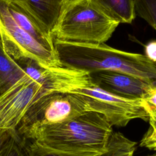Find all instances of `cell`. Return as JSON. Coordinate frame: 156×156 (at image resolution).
Masks as SVG:
<instances>
[{
	"label": "cell",
	"mask_w": 156,
	"mask_h": 156,
	"mask_svg": "<svg viewBox=\"0 0 156 156\" xmlns=\"http://www.w3.org/2000/svg\"><path fill=\"white\" fill-rule=\"evenodd\" d=\"M62 66L87 73L110 71L130 74L150 82L156 81V63L145 55L122 51L105 43H73L54 38Z\"/></svg>",
	"instance_id": "6da1fadb"
},
{
	"label": "cell",
	"mask_w": 156,
	"mask_h": 156,
	"mask_svg": "<svg viewBox=\"0 0 156 156\" xmlns=\"http://www.w3.org/2000/svg\"><path fill=\"white\" fill-rule=\"evenodd\" d=\"M112 133V126L103 115L89 112L62 123L41 127L25 140L63 151L102 152Z\"/></svg>",
	"instance_id": "7a4b0ae2"
},
{
	"label": "cell",
	"mask_w": 156,
	"mask_h": 156,
	"mask_svg": "<svg viewBox=\"0 0 156 156\" xmlns=\"http://www.w3.org/2000/svg\"><path fill=\"white\" fill-rule=\"evenodd\" d=\"M119 24L107 16L91 0L68 2L54 38L73 43H105Z\"/></svg>",
	"instance_id": "3957f363"
},
{
	"label": "cell",
	"mask_w": 156,
	"mask_h": 156,
	"mask_svg": "<svg viewBox=\"0 0 156 156\" xmlns=\"http://www.w3.org/2000/svg\"><path fill=\"white\" fill-rule=\"evenodd\" d=\"M90 112L80 94L54 92L38 98L29 107L16 131L24 140L32 132L43 126L62 123Z\"/></svg>",
	"instance_id": "277c9868"
},
{
	"label": "cell",
	"mask_w": 156,
	"mask_h": 156,
	"mask_svg": "<svg viewBox=\"0 0 156 156\" xmlns=\"http://www.w3.org/2000/svg\"><path fill=\"white\" fill-rule=\"evenodd\" d=\"M0 40L5 52L15 61L30 58L44 67L62 66L55 51L35 40L10 14L7 0H0Z\"/></svg>",
	"instance_id": "5b68a950"
},
{
	"label": "cell",
	"mask_w": 156,
	"mask_h": 156,
	"mask_svg": "<svg viewBox=\"0 0 156 156\" xmlns=\"http://www.w3.org/2000/svg\"><path fill=\"white\" fill-rule=\"evenodd\" d=\"M71 93L81 95L87 101L90 112L103 115L112 126L125 127L135 119L148 121V113L141 99L122 98L94 84Z\"/></svg>",
	"instance_id": "8992f818"
},
{
	"label": "cell",
	"mask_w": 156,
	"mask_h": 156,
	"mask_svg": "<svg viewBox=\"0 0 156 156\" xmlns=\"http://www.w3.org/2000/svg\"><path fill=\"white\" fill-rule=\"evenodd\" d=\"M15 62L28 76L41 85L38 98L54 92L71 93L77 88L93 85L89 73L87 72L63 66L44 67L35 60L27 58Z\"/></svg>",
	"instance_id": "52a82bcc"
},
{
	"label": "cell",
	"mask_w": 156,
	"mask_h": 156,
	"mask_svg": "<svg viewBox=\"0 0 156 156\" xmlns=\"http://www.w3.org/2000/svg\"><path fill=\"white\" fill-rule=\"evenodd\" d=\"M41 85L27 75L0 95V129L16 131L24 115L35 101Z\"/></svg>",
	"instance_id": "ba28073f"
},
{
	"label": "cell",
	"mask_w": 156,
	"mask_h": 156,
	"mask_svg": "<svg viewBox=\"0 0 156 156\" xmlns=\"http://www.w3.org/2000/svg\"><path fill=\"white\" fill-rule=\"evenodd\" d=\"M89 74L94 85L115 95L129 99H141L154 82L115 71H94Z\"/></svg>",
	"instance_id": "9c48e42d"
},
{
	"label": "cell",
	"mask_w": 156,
	"mask_h": 156,
	"mask_svg": "<svg viewBox=\"0 0 156 156\" xmlns=\"http://www.w3.org/2000/svg\"><path fill=\"white\" fill-rule=\"evenodd\" d=\"M10 14L17 24L44 47L55 51L54 37L48 27L21 3L7 0Z\"/></svg>",
	"instance_id": "30bf717a"
},
{
	"label": "cell",
	"mask_w": 156,
	"mask_h": 156,
	"mask_svg": "<svg viewBox=\"0 0 156 156\" xmlns=\"http://www.w3.org/2000/svg\"><path fill=\"white\" fill-rule=\"evenodd\" d=\"M23 4L49 29L54 37L66 0H13Z\"/></svg>",
	"instance_id": "8fae6325"
},
{
	"label": "cell",
	"mask_w": 156,
	"mask_h": 156,
	"mask_svg": "<svg viewBox=\"0 0 156 156\" xmlns=\"http://www.w3.org/2000/svg\"><path fill=\"white\" fill-rule=\"evenodd\" d=\"M101 11L119 23H132L135 18L133 0H91Z\"/></svg>",
	"instance_id": "7c38bea8"
},
{
	"label": "cell",
	"mask_w": 156,
	"mask_h": 156,
	"mask_svg": "<svg viewBox=\"0 0 156 156\" xmlns=\"http://www.w3.org/2000/svg\"><path fill=\"white\" fill-rule=\"evenodd\" d=\"M26 76L23 69L5 52L0 40V95Z\"/></svg>",
	"instance_id": "4fadbf2b"
},
{
	"label": "cell",
	"mask_w": 156,
	"mask_h": 156,
	"mask_svg": "<svg viewBox=\"0 0 156 156\" xmlns=\"http://www.w3.org/2000/svg\"><path fill=\"white\" fill-rule=\"evenodd\" d=\"M136 143L121 132H113L106 149L96 156H133Z\"/></svg>",
	"instance_id": "5bb4252c"
},
{
	"label": "cell",
	"mask_w": 156,
	"mask_h": 156,
	"mask_svg": "<svg viewBox=\"0 0 156 156\" xmlns=\"http://www.w3.org/2000/svg\"><path fill=\"white\" fill-rule=\"evenodd\" d=\"M26 150L28 156H96L102 153L96 151H63L46 146L35 140L26 145Z\"/></svg>",
	"instance_id": "9a60e30c"
},
{
	"label": "cell",
	"mask_w": 156,
	"mask_h": 156,
	"mask_svg": "<svg viewBox=\"0 0 156 156\" xmlns=\"http://www.w3.org/2000/svg\"><path fill=\"white\" fill-rule=\"evenodd\" d=\"M135 15L156 30V0H133Z\"/></svg>",
	"instance_id": "2e32d148"
},
{
	"label": "cell",
	"mask_w": 156,
	"mask_h": 156,
	"mask_svg": "<svg viewBox=\"0 0 156 156\" xmlns=\"http://www.w3.org/2000/svg\"><path fill=\"white\" fill-rule=\"evenodd\" d=\"M0 156H28L26 143L17 132L0 151Z\"/></svg>",
	"instance_id": "e0dca14e"
},
{
	"label": "cell",
	"mask_w": 156,
	"mask_h": 156,
	"mask_svg": "<svg viewBox=\"0 0 156 156\" xmlns=\"http://www.w3.org/2000/svg\"><path fill=\"white\" fill-rule=\"evenodd\" d=\"M141 99L146 110L156 112V81L151 85Z\"/></svg>",
	"instance_id": "ac0fdd59"
},
{
	"label": "cell",
	"mask_w": 156,
	"mask_h": 156,
	"mask_svg": "<svg viewBox=\"0 0 156 156\" xmlns=\"http://www.w3.org/2000/svg\"><path fill=\"white\" fill-rule=\"evenodd\" d=\"M145 56L154 63H156V40L149 42L145 46Z\"/></svg>",
	"instance_id": "d6986e66"
},
{
	"label": "cell",
	"mask_w": 156,
	"mask_h": 156,
	"mask_svg": "<svg viewBox=\"0 0 156 156\" xmlns=\"http://www.w3.org/2000/svg\"><path fill=\"white\" fill-rule=\"evenodd\" d=\"M16 132L0 129V151L5 147L12 136Z\"/></svg>",
	"instance_id": "ffe728a7"
},
{
	"label": "cell",
	"mask_w": 156,
	"mask_h": 156,
	"mask_svg": "<svg viewBox=\"0 0 156 156\" xmlns=\"http://www.w3.org/2000/svg\"><path fill=\"white\" fill-rule=\"evenodd\" d=\"M67 2H73V1H78V0H66Z\"/></svg>",
	"instance_id": "44dd1931"
}]
</instances>
